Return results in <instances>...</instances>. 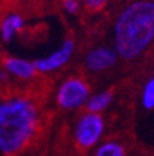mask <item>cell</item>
Returning <instances> with one entry per match:
<instances>
[{
	"instance_id": "1",
	"label": "cell",
	"mask_w": 154,
	"mask_h": 156,
	"mask_svg": "<svg viewBox=\"0 0 154 156\" xmlns=\"http://www.w3.org/2000/svg\"><path fill=\"white\" fill-rule=\"evenodd\" d=\"M40 128V110L30 97L0 95V156H14L26 149Z\"/></svg>"
},
{
	"instance_id": "2",
	"label": "cell",
	"mask_w": 154,
	"mask_h": 156,
	"mask_svg": "<svg viewBox=\"0 0 154 156\" xmlns=\"http://www.w3.org/2000/svg\"><path fill=\"white\" fill-rule=\"evenodd\" d=\"M154 40V2L136 0L119 14L113 25V50L131 61L139 57Z\"/></svg>"
},
{
	"instance_id": "3",
	"label": "cell",
	"mask_w": 154,
	"mask_h": 156,
	"mask_svg": "<svg viewBox=\"0 0 154 156\" xmlns=\"http://www.w3.org/2000/svg\"><path fill=\"white\" fill-rule=\"evenodd\" d=\"M138 110V136L146 145L154 147V74L142 88Z\"/></svg>"
},
{
	"instance_id": "4",
	"label": "cell",
	"mask_w": 154,
	"mask_h": 156,
	"mask_svg": "<svg viewBox=\"0 0 154 156\" xmlns=\"http://www.w3.org/2000/svg\"><path fill=\"white\" fill-rule=\"evenodd\" d=\"M105 130V120L101 114L86 112L83 114L74 129L75 144L82 150L94 147L101 139Z\"/></svg>"
},
{
	"instance_id": "5",
	"label": "cell",
	"mask_w": 154,
	"mask_h": 156,
	"mask_svg": "<svg viewBox=\"0 0 154 156\" xmlns=\"http://www.w3.org/2000/svg\"><path fill=\"white\" fill-rule=\"evenodd\" d=\"M90 97L89 84L79 77H69L59 86L57 103L65 110H74L85 105Z\"/></svg>"
},
{
	"instance_id": "6",
	"label": "cell",
	"mask_w": 154,
	"mask_h": 156,
	"mask_svg": "<svg viewBox=\"0 0 154 156\" xmlns=\"http://www.w3.org/2000/svg\"><path fill=\"white\" fill-rule=\"evenodd\" d=\"M74 50H75V44L72 38L64 40L57 50H54L53 52H51L45 57L38 58V60L33 62L37 73H51L65 66L72 58Z\"/></svg>"
},
{
	"instance_id": "7",
	"label": "cell",
	"mask_w": 154,
	"mask_h": 156,
	"mask_svg": "<svg viewBox=\"0 0 154 156\" xmlns=\"http://www.w3.org/2000/svg\"><path fill=\"white\" fill-rule=\"evenodd\" d=\"M117 53L113 48L106 46H99L91 48L85 56V67L94 73L104 72L115 66L117 61Z\"/></svg>"
},
{
	"instance_id": "8",
	"label": "cell",
	"mask_w": 154,
	"mask_h": 156,
	"mask_svg": "<svg viewBox=\"0 0 154 156\" xmlns=\"http://www.w3.org/2000/svg\"><path fill=\"white\" fill-rule=\"evenodd\" d=\"M3 68L10 74L18 80L27 81L37 74V69L35 67V63L25 60V58H18L14 56L5 57L3 61Z\"/></svg>"
},
{
	"instance_id": "9",
	"label": "cell",
	"mask_w": 154,
	"mask_h": 156,
	"mask_svg": "<svg viewBox=\"0 0 154 156\" xmlns=\"http://www.w3.org/2000/svg\"><path fill=\"white\" fill-rule=\"evenodd\" d=\"M25 27V19L17 12H10L3 17L0 23V40L10 44Z\"/></svg>"
},
{
	"instance_id": "10",
	"label": "cell",
	"mask_w": 154,
	"mask_h": 156,
	"mask_svg": "<svg viewBox=\"0 0 154 156\" xmlns=\"http://www.w3.org/2000/svg\"><path fill=\"white\" fill-rule=\"evenodd\" d=\"M112 98H113V95L110 90H104V92L90 95L85 103L86 112L100 114L110 105V103L112 102Z\"/></svg>"
},
{
	"instance_id": "11",
	"label": "cell",
	"mask_w": 154,
	"mask_h": 156,
	"mask_svg": "<svg viewBox=\"0 0 154 156\" xmlns=\"http://www.w3.org/2000/svg\"><path fill=\"white\" fill-rule=\"evenodd\" d=\"M125 147L116 141H106L95 151V156H125Z\"/></svg>"
},
{
	"instance_id": "12",
	"label": "cell",
	"mask_w": 154,
	"mask_h": 156,
	"mask_svg": "<svg viewBox=\"0 0 154 156\" xmlns=\"http://www.w3.org/2000/svg\"><path fill=\"white\" fill-rule=\"evenodd\" d=\"M63 9L65 12L70 14V15H75L80 11V2L79 0H63Z\"/></svg>"
},
{
	"instance_id": "13",
	"label": "cell",
	"mask_w": 154,
	"mask_h": 156,
	"mask_svg": "<svg viewBox=\"0 0 154 156\" xmlns=\"http://www.w3.org/2000/svg\"><path fill=\"white\" fill-rule=\"evenodd\" d=\"M107 0H84V5L90 11H99L105 8Z\"/></svg>"
},
{
	"instance_id": "14",
	"label": "cell",
	"mask_w": 154,
	"mask_h": 156,
	"mask_svg": "<svg viewBox=\"0 0 154 156\" xmlns=\"http://www.w3.org/2000/svg\"><path fill=\"white\" fill-rule=\"evenodd\" d=\"M9 73L2 67V68H0V82H2V83H4V82H6L8 80H9Z\"/></svg>"
}]
</instances>
